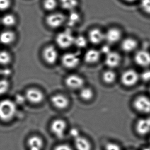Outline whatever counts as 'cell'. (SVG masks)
<instances>
[{"label": "cell", "mask_w": 150, "mask_h": 150, "mask_svg": "<svg viewBox=\"0 0 150 150\" xmlns=\"http://www.w3.org/2000/svg\"><path fill=\"white\" fill-rule=\"evenodd\" d=\"M16 102L9 99L0 101V119L3 121H9L13 119L17 112Z\"/></svg>", "instance_id": "1"}, {"label": "cell", "mask_w": 150, "mask_h": 150, "mask_svg": "<svg viewBox=\"0 0 150 150\" xmlns=\"http://www.w3.org/2000/svg\"><path fill=\"white\" fill-rule=\"evenodd\" d=\"M75 37L69 29H67L58 33L56 38L57 44L60 48H67L71 47L74 43Z\"/></svg>", "instance_id": "2"}, {"label": "cell", "mask_w": 150, "mask_h": 150, "mask_svg": "<svg viewBox=\"0 0 150 150\" xmlns=\"http://www.w3.org/2000/svg\"><path fill=\"white\" fill-rule=\"evenodd\" d=\"M61 61L65 67L72 69L77 67L79 64L80 58L77 54L69 52L63 56Z\"/></svg>", "instance_id": "3"}, {"label": "cell", "mask_w": 150, "mask_h": 150, "mask_svg": "<svg viewBox=\"0 0 150 150\" xmlns=\"http://www.w3.org/2000/svg\"><path fill=\"white\" fill-rule=\"evenodd\" d=\"M66 18L60 13H54L48 16L46 19L47 24L52 28L60 27L64 24Z\"/></svg>", "instance_id": "4"}, {"label": "cell", "mask_w": 150, "mask_h": 150, "mask_svg": "<svg viewBox=\"0 0 150 150\" xmlns=\"http://www.w3.org/2000/svg\"><path fill=\"white\" fill-rule=\"evenodd\" d=\"M67 128V123L62 119H56L52 121L50 129L52 133L59 139H61L64 136L65 132Z\"/></svg>", "instance_id": "5"}, {"label": "cell", "mask_w": 150, "mask_h": 150, "mask_svg": "<svg viewBox=\"0 0 150 150\" xmlns=\"http://www.w3.org/2000/svg\"><path fill=\"white\" fill-rule=\"evenodd\" d=\"M139 78V76L136 71L130 69L123 73L121 76V81L125 86H131L137 82Z\"/></svg>", "instance_id": "6"}, {"label": "cell", "mask_w": 150, "mask_h": 150, "mask_svg": "<svg viewBox=\"0 0 150 150\" xmlns=\"http://www.w3.org/2000/svg\"><path fill=\"white\" fill-rule=\"evenodd\" d=\"M44 61L49 64H54L58 58V52L56 48L52 45L47 46L43 52Z\"/></svg>", "instance_id": "7"}, {"label": "cell", "mask_w": 150, "mask_h": 150, "mask_svg": "<svg viewBox=\"0 0 150 150\" xmlns=\"http://www.w3.org/2000/svg\"><path fill=\"white\" fill-rule=\"evenodd\" d=\"M25 98L33 104H39L44 99V95L40 90L33 88L26 91Z\"/></svg>", "instance_id": "8"}, {"label": "cell", "mask_w": 150, "mask_h": 150, "mask_svg": "<svg viewBox=\"0 0 150 150\" xmlns=\"http://www.w3.org/2000/svg\"><path fill=\"white\" fill-rule=\"evenodd\" d=\"M134 105L135 108L140 112H150V99L146 96H140L136 99Z\"/></svg>", "instance_id": "9"}, {"label": "cell", "mask_w": 150, "mask_h": 150, "mask_svg": "<svg viewBox=\"0 0 150 150\" xmlns=\"http://www.w3.org/2000/svg\"><path fill=\"white\" fill-rule=\"evenodd\" d=\"M67 86L73 90L81 88L84 85V80L81 77L76 75L69 76L65 81Z\"/></svg>", "instance_id": "10"}, {"label": "cell", "mask_w": 150, "mask_h": 150, "mask_svg": "<svg viewBox=\"0 0 150 150\" xmlns=\"http://www.w3.org/2000/svg\"><path fill=\"white\" fill-rule=\"evenodd\" d=\"M135 61L139 66L148 67L150 65V54L145 50H140L135 54Z\"/></svg>", "instance_id": "11"}, {"label": "cell", "mask_w": 150, "mask_h": 150, "mask_svg": "<svg viewBox=\"0 0 150 150\" xmlns=\"http://www.w3.org/2000/svg\"><path fill=\"white\" fill-rule=\"evenodd\" d=\"M51 101L54 106L59 110H63L69 106V99L62 95L58 94L54 95L52 98Z\"/></svg>", "instance_id": "12"}, {"label": "cell", "mask_w": 150, "mask_h": 150, "mask_svg": "<svg viewBox=\"0 0 150 150\" xmlns=\"http://www.w3.org/2000/svg\"><path fill=\"white\" fill-rule=\"evenodd\" d=\"M121 61L120 56L117 52L111 51L106 55L105 63L108 67L110 68L117 67Z\"/></svg>", "instance_id": "13"}, {"label": "cell", "mask_w": 150, "mask_h": 150, "mask_svg": "<svg viewBox=\"0 0 150 150\" xmlns=\"http://www.w3.org/2000/svg\"><path fill=\"white\" fill-rule=\"evenodd\" d=\"M104 34L105 40L110 43H115L121 39V31L117 28H110Z\"/></svg>", "instance_id": "14"}, {"label": "cell", "mask_w": 150, "mask_h": 150, "mask_svg": "<svg viewBox=\"0 0 150 150\" xmlns=\"http://www.w3.org/2000/svg\"><path fill=\"white\" fill-rule=\"evenodd\" d=\"M90 41L92 43L98 44L105 40V34L101 30L97 28L92 29L88 35Z\"/></svg>", "instance_id": "15"}, {"label": "cell", "mask_w": 150, "mask_h": 150, "mask_svg": "<svg viewBox=\"0 0 150 150\" xmlns=\"http://www.w3.org/2000/svg\"><path fill=\"white\" fill-rule=\"evenodd\" d=\"M43 145L42 138L37 136H32L27 141V146L29 150H42Z\"/></svg>", "instance_id": "16"}, {"label": "cell", "mask_w": 150, "mask_h": 150, "mask_svg": "<svg viewBox=\"0 0 150 150\" xmlns=\"http://www.w3.org/2000/svg\"><path fill=\"white\" fill-rule=\"evenodd\" d=\"M136 130L140 135H146L150 132V118L139 120L136 124Z\"/></svg>", "instance_id": "17"}, {"label": "cell", "mask_w": 150, "mask_h": 150, "mask_svg": "<svg viewBox=\"0 0 150 150\" xmlns=\"http://www.w3.org/2000/svg\"><path fill=\"white\" fill-rule=\"evenodd\" d=\"M74 139L77 150H91V145L90 142L85 138L79 135Z\"/></svg>", "instance_id": "18"}, {"label": "cell", "mask_w": 150, "mask_h": 150, "mask_svg": "<svg viewBox=\"0 0 150 150\" xmlns=\"http://www.w3.org/2000/svg\"><path fill=\"white\" fill-rule=\"evenodd\" d=\"M16 35L13 31L5 30L0 33V42L4 45H9L15 41Z\"/></svg>", "instance_id": "19"}, {"label": "cell", "mask_w": 150, "mask_h": 150, "mask_svg": "<svg viewBox=\"0 0 150 150\" xmlns=\"http://www.w3.org/2000/svg\"><path fill=\"white\" fill-rule=\"evenodd\" d=\"M100 57V52L96 50L91 49L88 50L84 56V59L86 62L93 64L98 62Z\"/></svg>", "instance_id": "20"}, {"label": "cell", "mask_w": 150, "mask_h": 150, "mask_svg": "<svg viewBox=\"0 0 150 150\" xmlns=\"http://www.w3.org/2000/svg\"><path fill=\"white\" fill-rule=\"evenodd\" d=\"M137 42L132 38H127L123 40L121 44V48L126 52H131L137 47Z\"/></svg>", "instance_id": "21"}, {"label": "cell", "mask_w": 150, "mask_h": 150, "mask_svg": "<svg viewBox=\"0 0 150 150\" xmlns=\"http://www.w3.org/2000/svg\"><path fill=\"white\" fill-rule=\"evenodd\" d=\"M77 0H60V4L63 8L69 11H74L77 6Z\"/></svg>", "instance_id": "22"}, {"label": "cell", "mask_w": 150, "mask_h": 150, "mask_svg": "<svg viewBox=\"0 0 150 150\" xmlns=\"http://www.w3.org/2000/svg\"><path fill=\"white\" fill-rule=\"evenodd\" d=\"M3 25L6 27H11L16 23V17L12 14H7L4 16L1 19Z\"/></svg>", "instance_id": "23"}, {"label": "cell", "mask_w": 150, "mask_h": 150, "mask_svg": "<svg viewBox=\"0 0 150 150\" xmlns=\"http://www.w3.org/2000/svg\"><path fill=\"white\" fill-rule=\"evenodd\" d=\"M80 17L78 13L75 11H71L68 18V25L69 26H74L79 21Z\"/></svg>", "instance_id": "24"}, {"label": "cell", "mask_w": 150, "mask_h": 150, "mask_svg": "<svg viewBox=\"0 0 150 150\" xmlns=\"http://www.w3.org/2000/svg\"><path fill=\"white\" fill-rule=\"evenodd\" d=\"M11 61V56L8 52L5 50L0 51V64H8Z\"/></svg>", "instance_id": "25"}, {"label": "cell", "mask_w": 150, "mask_h": 150, "mask_svg": "<svg viewBox=\"0 0 150 150\" xmlns=\"http://www.w3.org/2000/svg\"><path fill=\"white\" fill-rule=\"evenodd\" d=\"M102 78L104 81L106 83H112L116 79V74L112 71H106L103 73Z\"/></svg>", "instance_id": "26"}, {"label": "cell", "mask_w": 150, "mask_h": 150, "mask_svg": "<svg viewBox=\"0 0 150 150\" xmlns=\"http://www.w3.org/2000/svg\"><path fill=\"white\" fill-rule=\"evenodd\" d=\"M80 95L82 99L90 100L93 97L94 93L92 89L90 88H84L81 90Z\"/></svg>", "instance_id": "27"}, {"label": "cell", "mask_w": 150, "mask_h": 150, "mask_svg": "<svg viewBox=\"0 0 150 150\" xmlns=\"http://www.w3.org/2000/svg\"><path fill=\"white\" fill-rule=\"evenodd\" d=\"M87 40L83 36L79 35L77 37L75 38L74 44L77 46L78 48H84L87 45Z\"/></svg>", "instance_id": "28"}, {"label": "cell", "mask_w": 150, "mask_h": 150, "mask_svg": "<svg viewBox=\"0 0 150 150\" xmlns=\"http://www.w3.org/2000/svg\"><path fill=\"white\" fill-rule=\"evenodd\" d=\"M58 3L57 0H44L43 7L46 11H54L57 6Z\"/></svg>", "instance_id": "29"}, {"label": "cell", "mask_w": 150, "mask_h": 150, "mask_svg": "<svg viewBox=\"0 0 150 150\" xmlns=\"http://www.w3.org/2000/svg\"><path fill=\"white\" fill-rule=\"evenodd\" d=\"M9 88V83L6 79L0 80V96L5 94Z\"/></svg>", "instance_id": "30"}, {"label": "cell", "mask_w": 150, "mask_h": 150, "mask_svg": "<svg viewBox=\"0 0 150 150\" xmlns=\"http://www.w3.org/2000/svg\"><path fill=\"white\" fill-rule=\"evenodd\" d=\"M140 7L144 13L150 15V0H141Z\"/></svg>", "instance_id": "31"}, {"label": "cell", "mask_w": 150, "mask_h": 150, "mask_svg": "<svg viewBox=\"0 0 150 150\" xmlns=\"http://www.w3.org/2000/svg\"><path fill=\"white\" fill-rule=\"evenodd\" d=\"M11 5V0H0V11H6Z\"/></svg>", "instance_id": "32"}, {"label": "cell", "mask_w": 150, "mask_h": 150, "mask_svg": "<svg viewBox=\"0 0 150 150\" xmlns=\"http://www.w3.org/2000/svg\"><path fill=\"white\" fill-rule=\"evenodd\" d=\"M105 149V150H121V148L117 144L109 142L106 144Z\"/></svg>", "instance_id": "33"}, {"label": "cell", "mask_w": 150, "mask_h": 150, "mask_svg": "<svg viewBox=\"0 0 150 150\" xmlns=\"http://www.w3.org/2000/svg\"><path fill=\"white\" fill-rule=\"evenodd\" d=\"M142 78L145 81H150V71H146L142 74Z\"/></svg>", "instance_id": "34"}, {"label": "cell", "mask_w": 150, "mask_h": 150, "mask_svg": "<svg viewBox=\"0 0 150 150\" xmlns=\"http://www.w3.org/2000/svg\"><path fill=\"white\" fill-rule=\"evenodd\" d=\"M54 150H72V149L67 144H61L56 146Z\"/></svg>", "instance_id": "35"}, {"label": "cell", "mask_w": 150, "mask_h": 150, "mask_svg": "<svg viewBox=\"0 0 150 150\" xmlns=\"http://www.w3.org/2000/svg\"><path fill=\"white\" fill-rule=\"evenodd\" d=\"M110 52H111V50H110V47L108 45H104L103 46L101 50V52L105 55L108 54V53Z\"/></svg>", "instance_id": "36"}, {"label": "cell", "mask_w": 150, "mask_h": 150, "mask_svg": "<svg viewBox=\"0 0 150 150\" xmlns=\"http://www.w3.org/2000/svg\"><path fill=\"white\" fill-rule=\"evenodd\" d=\"M25 99H26L25 97L24 98L23 96H21L20 95H19L16 97V101H17V103H19V104H21V103H23V102H24V100H25Z\"/></svg>", "instance_id": "37"}, {"label": "cell", "mask_w": 150, "mask_h": 150, "mask_svg": "<svg viewBox=\"0 0 150 150\" xmlns=\"http://www.w3.org/2000/svg\"><path fill=\"white\" fill-rule=\"evenodd\" d=\"M71 135L73 136V137L74 138H75V137H77L79 135V132L78 131L77 129H73L71 131Z\"/></svg>", "instance_id": "38"}, {"label": "cell", "mask_w": 150, "mask_h": 150, "mask_svg": "<svg viewBox=\"0 0 150 150\" xmlns=\"http://www.w3.org/2000/svg\"><path fill=\"white\" fill-rule=\"evenodd\" d=\"M11 73V71L9 69H6V70H1L0 69V75H8Z\"/></svg>", "instance_id": "39"}, {"label": "cell", "mask_w": 150, "mask_h": 150, "mask_svg": "<svg viewBox=\"0 0 150 150\" xmlns=\"http://www.w3.org/2000/svg\"><path fill=\"white\" fill-rule=\"evenodd\" d=\"M125 1H127V2H134V1H136L137 0H125Z\"/></svg>", "instance_id": "40"}, {"label": "cell", "mask_w": 150, "mask_h": 150, "mask_svg": "<svg viewBox=\"0 0 150 150\" xmlns=\"http://www.w3.org/2000/svg\"><path fill=\"white\" fill-rule=\"evenodd\" d=\"M143 150H150V147H146V148H144Z\"/></svg>", "instance_id": "41"}, {"label": "cell", "mask_w": 150, "mask_h": 150, "mask_svg": "<svg viewBox=\"0 0 150 150\" xmlns=\"http://www.w3.org/2000/svg\"></svg>", "instance_id": "42"}]
</instances>
